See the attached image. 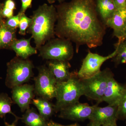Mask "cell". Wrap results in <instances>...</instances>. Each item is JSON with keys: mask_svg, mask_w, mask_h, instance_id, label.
<instances>
[{"mask_svg": "<svg viewBox=\"0 0 126 126\" xmlns=\"http://www.w3.org/2000/svg\"><path fill=\"white\" fill-rule=\"evenodd\" d=\"M106 25L113 30V35L118 39V42L124 40L126 27V7L116 9L112 16L106 22Z\"/></svg>", "mask_w": 126, "mask_h": 126, "instance_id": "4fadbf2b", "label": "cell"}, {"mask_svg": "<svg viewBox=\"0 0 126 126\" xmlns=\"http://www.w3.org/2000/svg\"><path fill=\"white\" fill-rule=\"evenodd\" d=\"M117 53L116 49L111 54L103 56L88 51L83 60L80 69L78 72V77L81 79L89 78L93 77L99 73L102 65L105 61L112 59Z\"/></svg>", "mask_w": 126, "mask_h": 126, "instance_id": "ba28073f", "label": "cell"}, {"mask_svg": "<svg viewBox=\"0 0 126 126\" xmlns=\"http://www.w3.org/2000/svg\"><path fill=\"white\" fill-rule=\"evenodd\" d=\"M14 10L10 8L3 6L2 10V15L3 17L7 18V19L12 17L14 15Z\"/></svg>", "mask_w": 126, "mask_h": 126, "instance_id": "484cf974", "label": "cell"}, {"mask_svg": "<svg viewBox=\"0 0 126 126\" xmlns=\"http://www.w3.org/2000/svg\"><path fill=\"white\" fill-rule=\"evenodd\" d=\"M90 126H96V125H93V124H91V125H90Z\"/></svg>", "mask_w": 126, "mask_h": 126, "instance_id": "e575fe53", "label": "cell"}, {"mask_svg": "<svg viewBox=\"0 0 126 126\" xmlns=\"http://www.w3.org/2000/svg\"><path fill=\"white\" fill-rule=\"evenodd\" d=\"M118 106L108 105L104 107L94 105L89 118L91 124L100 126L104 124L116 123Z\"/></svg>", "mask_w": 126, "mask_h": 126, "instance_id": "8fae6325", "label": "cell"}, {"mask_svg": "<svg viewBox=\"0 0 126 126\" xmlns=\"http://www.w3.org/2000/svg\"><path fill=\"white\" fill-rule=\"evenodd\" d=\"M113 75V74L112 71L107 68L101 70L93 77L81 79L83 95L96 101L97 104L101 103L109 80Z\"/></svg>", "mask_w": 126, "mask_h": 126, "instance_id": "8992f818", "label": "cell"}, {"mask_svg": "<svg viewBox=\"0 0 126 126\" xmlns=\"http://www.w3.org/2000/svg\"><path fill=\"white\" fill-rule=\"evenodd\" d=\"M4 6L10 8L13 10L16 9L15 3L13 0H7L6 1Z\"/></svg>", "mask_w": 126, "mask_h": 126, "instance_id": "83f0119b", "label": "cell"}, {"mask_svg": "<svg viewBox=\"0 0 126 126\" xmlns=\"http://www.w3.org/2000/svg\"><path fill=\"white\" fill-rule=\"evenodd\" d=\"M17 122L16 121H14V123H12V124H9V123H8L7 122L5 121L4 124L5 126H16V123H17Z\"/></svg>", "mask_w": 126, "mask_h": 126, "instance_id": "1f68e13d", "label": "cell"}, {"mask_svg": "<svg viewBox=\"0 0 126 126\" xmlns=\"http://www.w3.org/2000/svg\"><path fill=\"white\" fill-rule=\"evenodd\" d=\"M94 107L78 102L60 110L59 117L74 121H82L89 119Z\"/></svg>", "mask_w": 126, "mask_h": 126, "instance_id": "9c48e42d", "label": "cell"}, {"mask_svg": "<svg viewBox=\"0 0 126 126\" xmlns=\"http://www.w3.org/2000/svg\"><path fill=\"white\" fill-rule=\"evenodd\" d=\"M83 95L81 79L78 77V72H72L67 81L57 83L56 102L54 104L55 113L79 102Z\"/></svg>", "mask_w": 126, "mask_h": 126, "instance_id": "3957f363", "label": "cell"}, {"mask_svg": "<svg viewBox=\"0 0 126 126\" xmlns=\"http://www.w3.org/2000/svg\"><path fill=\"white\" fill-rule=\"evenodd\" d=\"M117 117L118 119L126 120V90L118 105Z\"/></svg>", "mask_w": 126, "mask_h": 126, "instance_id": "603a6c76", "label": "cell"}, {"mask_svg": "<svg viewBox=\"0 0 126 126\" xmlns=\"http://www.w3.org/2000/svg\"><path fill=\"white\" fill-rule=\"evenodd\" d=\"M77 124V123H75V124H70V125L64 126V125H61V124L55 122L52 120H50L47 122V126H76Z\"/></svg>", "mask_w": 126, "mask_h": 126, "instance_id": "f1b7e54d", "label": "cell"}, {"mask_svg": "<svg viewBox=\"0 0 126 126\" xmlns=\"http://www.w3.org/2000/svg\"><path fill=\"white\" fill-rule=\"evenodd\" d=\"M48 2L50 4H53L56 1H58L60 3H62L65 0H47Z\"/></svg>", "mask_w": 126, "mask_h": 126, "instance_id": "4dcf8cb0", "label": "cell"}, {"mask_svg": "<svg viewBox=\"0 0 126 126\" xmlns=\"http://www.w3.org/2000/svg\"><path fill=\"white\" fill-rule=\"evenodd\" d=\"M38 74L35 77V93L40 97L50 100L55 98L57 82L54 77L46 65L37 67Z\"/></svg>", "mask_w": 126, "mask_h": 126, "instance_id": "52a82bcc", "label": "cell"}, {"mask_svg": "<svg viewBox=\"0 0 126 126\" xmlns=\"http://www.w3.org/2000/svg\"></svg>", "mask_w": 126, "mask_h": 126, "instance_id": "74e56055", "label": "cell"}, {"mask_svg": "<svg viewBox=\"0 0 126 126\" xmlns=\"http://www.w3.org/2000/svg\"><path fill=\"white\" fill-rule=\"evenodd\" d=\"M21 14L22 13L19 12L16 15L8 18L5 21V24L10 28L16 30L19 27Z\"/></svg>", "mask_w": 126, "mask_h": 126, "instance_id": "cb8c5ba5", "label": "cell"}, {"mask_svg": "<svg viewBox=\"0 0 126 126\" xmlns=\"http://www.w3.org/2000/svg\"><path fill=\"white\" fill-rule=\"evenodd\" d=\"M126 90V84L119 83L113 75L109 80L101 102H105L108 105L118 106Z\"/></svg>", "mask_w": 126, "mask_h": 126, "instance_id": "7c38bea8", "label": "cell"}, {"mask_svg": "<svg viewBox=\"0 0 126 126\" xmlns=\"http://www.w3.org/2000/svg\"><path fill=\"white\" fill-rule=\"evenodd\" d=\"M12 98L14 103L16 104L24 112L30 108V104L35 96L34 85L23 84L12 89Z\"/></svg>", "mask_w": 126, "mask_h": 126, "instance_id": "30bf717a", "label": "cell"}, {"mask_svg": "<svg viewBox=\"0 0 126 126\" xmlns=\"http://www.w3.org/2000/svg\"><path fill=\"white\" fill-rule=\"evenodd\" d=\"M116 9L126 7V0H113Z\"/></svg>", "mask_w": 126, "mask_h": 126, "instance_id": "4316f807", "label": "cell"}, {"mask_svg": "<svg viewBox=\"0 0 126 126\" xmlns=\"http://www.w3.org/2000/svg\"><path fill=\"white\" fill-rule=\"evenodd\" d=\"M14 103L12 98L10 97L6 93H2L0 94V118L5 117L8 113L11 114L15 117V121L18 122L20 119V117H18L12 111V105Z\"/></svg>", "mask_w": 126, "mask_h": 126, "instance_id": "ffe728a7", "label": "cell"}, {"mask_svg": "<svg viewBox=\"0 0 126 126\" xmlns=\"http://www.w3.org/2000/svg\"></svg>", "mask_w": 126, "mask_h": 126, "instance_id": "8d00e7d4", "label": "cell"}, {"mask_svg": "<svg viewBox=\"0 0 126 126\" xmlns=\"http://www.w3.org/2000/svg\"><path fill=\"white\" fill-rule=\"evenodd\" d=\"M20 119L26 126H47L48 122L33 108L26 110Z\"/></svg>", "mask_w": 126, "mask_h": 126, "instance_id": "d6986e66", "label": "cell"}, {"mask_svg": "<svg viewBox=\"0 0 126 126\" xmlns=\"http://www.w3.org/2000/svg\"><path fill=\"white\" fill-rule=\"evenodd\" d=\"M32 21V19L31 18L27 17L25 13H22L21 16L19 25V34L21 35H26V31L31 24Z\"/></svg>", "mask_w": 126, "mask_h": 126, "instance_id": "7402d4cb", "label": "cell"}, {"mask_svg": "<svg viewBox=\"0 0 126 126\" xmlns=\"http://www.w3.org/2000/svg\"><path fill=\"white\" fill-rule=\"evenodd\" d=\"M124 40L126 41V27L124 31Z\"/></svg>", "mask_w": 126, "mask_h": 126, "instance_id": "836d02e7", "label": "cell"}, {"mask_svg": "<svg viewBox=\"0 0 126 126\" xmlns=\"http://www.w3.org/2000/svg\"><path fill=\"white\" fill-rule=\"evenodd\" d=\"M50 100L39 97L33 98L32 104L35 106L38 110L39 113L47 121L55 113L54 105L50 101Z\"/></svg>", "mask_w": 126, "mask_h": 126, "instance_id": "e0dca14e", "label": "cell"}, {"mask_svg": "<svg viewBox=\"0 0 126 126\" xmlns=\"http://www.w3.org/2000/svg\"><path fill=\"white\" fill-rule=\"evenodd\" d=\"M16 39V30L7 26L3 20L0 22V49L10 48Z\"/></svg>", "mask_w": 126, "mask_h": 126, "instance_id": "2e32d148", "label": "cell"}, {"mask_svg": "<svg viewBox=\"0 0 126 126\" xmlns=\"http://www.w3.org/2000/svg\"><path fill=\"white\" fill-rule=\"evenodd\" d=\"M79 126V125L78 124H77V126Z\"/></svg>", "mask_w": 126, "mask_h": 126, "instance_id": "d590c367", "label": "cell"}, {"mask_svg": "<svg viewBox=\"0 0 126 126\" xmlns=\"http://www.w3.org/2000/svg\"><path fill=\"white\" fill-rule=\"evenodd\" d=\"M100 126H117L116 123H109V124H104V125H101Z\"/></svg>", "mask_w": 126, "mask_h": 126, "instance_id": "d6a6232c", "label": "cell"}, {"mask_svg": "<svg viewBox=\"0 0 126 126\" xmlns=\"http://www.w3.org/2000/svg\"><path fill=\"white\" fill-rule=\"evenodd\" d=\"M32 23L26 32L31 34L36 49L55 38L57 13L55 6L44 4L33 12Z\"/></svg>", "mask_w": 126, "mask_h": 126, "instance_id": "7a4b0ae2", "label": "cell"}, {"mask_svg": "<svg viewBox=\"0 0 126 126\" xmlns=\"http://www.w3.org/2000/svg\"><path fill=\"white\" fill-rule=\"evenodd\" d=\"M3 8V6L1 3H0V22H1L3 21L2 18H3V17L2 15V10Z\"/></svg>", "mask_w": 126, "mask_h": 126, "instance_id": "f546056e", "label": "cell"}, {"mask_svg": "<svg viewBox=\"0 0 126 126\" xmlns=\"http://www.w3.org/2000/svg\"><path fill=\"white\" fill-rule=\"evenodd\" d=\"M115 49H116L117 53L112 58V61L116 65L126 64V41L118 42L115 45Z\"/></svg>", "mask_w": 126, "mask_h": 126, "instance_id": "44dd1931", "label": "cell"}, {"mask_svg": "<svg viewBox=\"0 0 126 126\" xmlns=\"http://www.w3.org/2000/svg\"><path fill=\"white\" fill-rule=\"evenodd\" d=\"M6 86L12 89L24 84L33 77V64L29 58L16 56L7 63Z\"/></svg>", "mask_w": 126, "mask_h": 126, "instance_id": "277c9868", "label": "cell"}, {"mask_svg": "<svg viewBox=\"0 0 126 126\" xmlns=\"http://www.w3.org/2000/svg\"><path fill=\"white\" fill-rule=\"evenodd\" d=\"M47 67L52 73L57 83L67 80L71 77V65L68 61L49 60L46 63Z\"/></svg>", "mask_w": 126, "mask_h": 126, "instance_id": "5bb4252c", "label": "cell"}, {"mask_svg": "<svg viewBox=\"0 0 126 126\" xmlns=\"http://www.w3.org/2000/svg\"><path fill=\"white\" fill-rule=\"evenodd\" d=\"M57 13L55 35L93 48L103 44L107 26L97 12L96 0H72L55 6Z\"/></svg>", "mask_w": 126, "mask_h": 126, "instance_id": "6da1fadb", "label": "cell"}, {"mask_svg": "<svg viewBox=\"0 0 126 126\" xmlns=\"http://www.w3.org/2000/svg\"><path fill=\"white\" fill-rule=\"evenodd\" d=\"M21 7L20 11V13H25L27 9L31 7L32 0H21Z\"/></svg>", "mask_w": 126, "mask_h": 126, "instance_id": "d4e9b609", "label": "cell"}, {"mask_svg": "<svg viewBox=\"0 0 126 126\" xmlns=\"http://www.w3.org/2000/svg\"><path fill=\"white\" fill-rule=\"evenodd\" d=\"M97 12L106 24L116 10L113 0H96Z\"/></svg>", "mask_w": 126, "mask_h": 126, "instance_id": "ac0fdd59", "label": "cell"}, {"mask_svg": "<svg viewBox=\"0 0 126 126\" xmlns=\"http://www.w3.org/2000/svg\"><path fill=\"white\" fill-rule=\"evenodd\" d=\"M32 37L29 38L16 39L11 46L10 49L15 52L16 56L27 59L30 56L37 54V49L31 46L30 42Z\"/></svg>", "mask_w": 126, "mask_h": 126, "instance_id": "9a60e30c", "label": "cell"}, {"mask_svg": "<svg viewBox=\"0 0 126 126\" xmlns=\"http://www.w3.org/2000/svg\"><path fill=\"white\" fill-rule=\"evenodd\" d=\"M38 50L39 56L44 59L69 61L74 55V49L70 40L54 38L47 41Z\"/></svg>", "mask_w": 126, "mask_h": 126, "instance_id": "5b68a950", "label": "cell"}]
</instances>
